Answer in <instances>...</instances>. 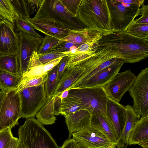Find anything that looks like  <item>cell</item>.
Here are the masks:
<instances>
[{
	"label": "cell",
	"mask_w": 148,
	"mask_h": 148,
	"mask_svg": "<svg viewBox=\"0 0 148 148\" xmlns=\"http://www.w3.org/2000/svg\"><path fill=\"white\" fill-rule=\"evenodd\" d=\"M125 106L108 98L106 106L107 116L113 127L118 140L125 124Z\"/></svg>",
	"instance_id": "9a60e30c"
},
{
	"label": "cell",
	"mask_w": 148,
	"mask_h": 148,
	"mask_svg": "<svg viewBox=\"0 0 148 148\" xmlns=\"http://www.w3.org/2000/svg\"><path fill=\"white\" fill-rule=\"evenodd\" d=\"M45 82L39 86L25 88L18 93L21 118H34L37 112L47 103Z\"/></svg>",
	"instance_id": "52a82bcc"
},
{
	"label": "cell",
	"mask_w": 148,
	"mask_h": 148,
	"mask_svg": "<svg viewBox=\"0 0 148 148\" xmlns=\"http://www.w3.org/2000/svg\"><path fill=\"white\" fill-rule=\"evenodd\" d=\"M76 148H89L82 143L76 141Z\"/></svg>",
	"instance_id": "ee69618b"
},
{
	"label": "cell",
	"mask_w": 148,
	"mask_h": 148,
	"mask_svg": "<svg viewBox=\"0 0 148 148\" xmlns=\"http://www.w3.org/2000/svg\"><path fill=\"white\" fill-rule=\"evenodd\" d=\"M4 19V18L2 16L0 15V21L3 20Z\"/></svg>",
	"instance_id": "bcb514c9"
},
{
	"label": "cell",
	"mask_w": 148,
	"mask_h": 148,
	"mask_svg": "<svg viewBox=\"0 0 148 148\" xmlns=\"http://www.w3.org/2000/svg\"><path fill=\"white\" fill-rule=\"evenodd\" d=\"M136 77L130 70L117 73L103 87L108 98L119 102L124 94L131 88Z\"/></svg>",
	"instance_id": "30bf717a"
},
{
	"label": "cell",
	"mask_w": 148,
	"mask_h": 148,
	"mask_svg": "<svg viewBox=\"0 0 148 148\" xmlns=\"http://www.w3.org/2000/svg\"><path fill=\"white\" fill-rule=\"evenodd\" d=\"M69 90V95L64 99L79 104L82 110H86L91 115L100 114L107 116L106 106L108 98L103 87Z\"/></svg>",
	"instance_id": "277c9868"
},
{
	"label": "cell",
	"mask_w": 148,
	"mask_h": 148,
	"mask_svg": "<svg viewBox=\"0 0 148 148\" xmlns=\"http://www.w3.org/2000/svg\"><path fill=\"white\" fill-rule=\"evenodd\" d=\"M45 20L70 30L86 28L64 6L60 0H43L33 17Z\"/></svg>",
	"instance_id": "3957f363"
},
{
	"label": "cell",
	"mask_w": 148,
	"mask_h": 148,
	"mask_svg": "<svg viewBox=\"0 0 148 148\" xmlns=\"http://www.w3.org/2000/svg\"><path fill=\"white\" fill-rule=\"evenodd\" d=\"M136 145L148 148V115L141 116L130 133L128 145Z\"/></svg>",
	"instance_id": "ac0fdd59"
},
{
	"label": "cell",
	"mask_w": 148,
	"mask_h": 148,
	"mask_svg": "<svg viewBox=\"0 0 148 148\" xmlns=\"http://www.w3.org/2000/svg\"><path fill=\"white\" fill-rule=\"evenodd\" d=\"M18 138L13 137L6 148H17Z\"/></svg>",
	"instance_id": "60d3db41"
},
{
	"label": "cell",
	"mask_w": 148,
	"mask_h": 148,
	"mask_svg": "<svg viewBox=\"0 0 148 148\" xmlns=\"http://www.w3.org/2000/svg\"><path fill=\"white\" fill-rule=\"evenodd\" d=\"M94 54H106L133 63L148 57V39L138 38L125 32H112L103 36L96 43Z\"/></svg>",
	"instance_id": "6da1fadb"
},
{
	"label": "cell",
	"mask_w": 148,
	"mask_h": 148,
	"mask_svg": "<svg viewBox=\"0 0 148 148\" xmlns=\"http://www.w3.org/2000/svg\"><path fill=\"white\" fill-rule=\"evenodd\" d=\"M15 23L18 32L22 31L38 37L42 38V36L34 30L27 21L20 16L16 19Z\"/></svg>",
	"instance_id": "1f68e13d"
},
{
	"label": "cell",
	"mask_w": 148,
	"mask_h": 148,
	"mask_svg": "<svg viewBox=\"0 0 148 148\" xmlns=\"http://www.w3.org/2000/svg\"><path fill=\"white\" fill-rule=\"evenodd\" d=\"M0 71L16 75H21L17 56L7 55L0 56Z\"/></svg>",
	"instance_id": "603a6c76"
},
{
	"label": "cell",
	"mask_w": 148,
	"mask_h": 148,
	"mask_svg": "<svg viewBox=\"0 0 148 148\" xmlns=\"http://www.w3.org/2000/svg\"><path fill=\"white\" fill-rule=\"evenodd\" d=\"M17 148H23L21 143L19 140L18 141Z\"/></svg>",
	"instance_id": "f6af8a7d"
},
{
	"label": "cell",
	"mask_w": 148,
	"mask_h": 148,
	"mask_svg": "<svg viewBox=\"0 0 148 148\" xmlns=\"http://www.w3.org/2000/svg\"><path fill=\"white\" fill-rule=\"evenodd\" d=\"M62 58L55 59L44 65L31 68L23 75L22 77L31 78L42 76L58 64Z\"/></svg>",
	"instance_id": "484cf974"
},
{
	"label": "cell",
	"mask_w": 148,
	"mask_h": 148,
	"mask_svg": "<svg viewBox=\"0 0 148 148\" xmlns=\"http://www.w3.org/2000/svg\"><path fill=\"white\" fill-rule=\"evenodd\" d=\"M43 0H26L30 15L38 12Z\"/></svg>",
	"instance_id": "f35d334b"
},
{
	"label": "cell",
	"mask_w": 148,
	"mask_h": 148,
	"mask_svg": "<svg viewBox=\"0 0 148 148\" xmlns=\"http://www.w3.org/2000/svg\"><path fill=\"white\" fill-rule=\"evenodd\" d=\"M69 132V138L72 134L90 125L91 115L85 110H80L72 113L63 115Z\"/></svg>",
	"instance_id": "2e32d148"
},
{
	"label": "cell",
	"mask_w": 148,
	"mask_h": 148,
	"mask_svg": "<svg viewBox=\"0 0 148 148\" xmlns=\"http://www.w3.org/2000/svg\"><path fill=\"white\" fill-rule=\"evenodd\" d=\"M20 40L14 25L5 19L0 21V56L18 54Z\"/></svg>",
	"instance_id": "7c38bea8"
},
{
	"label": "cell",
	"mask_w": 148,
	"mask_h": 148,
	"mask_svg": "<svg viewBox=\"0 0 148 148\" xmlns=\"http://www.w3.org/2000/svg\"><path fill=\"white\" fill-rule=\"evenodd\" d=\"M73 138L89 148H116L102 133L89 126L73 133Z\"/></svg>",
	"instance_id": "4fadbf2b"
},
{
	"label": "cell",
	"mask_w": 148,
	"mask_h": 148,
	"mask_svg": "<svg viewBox=\"0 0 148 148\" xmlns=\"http://www.w3.org/2000/svg\"><path fill=\"white\" fill-rule=\"evenodd\" d=\"M103 36L101 32L86 27L78 30H71L69 34L61 40L77 44L87 42L96 43Z\"/></svg>",
	"instance_id": "d6986e66"
},
{
	"label": "cell",
	"mask_w": 148,
	"mask_h": 148,
	"mask_svg": "<svg viewBox=\"0 0 148 148\" xmlns=\"http://www.w3.org/2000/svg\"><path fill=\"white\" fill-rule=\"evenodd\" d=\"M61 40L51 36L45 35L42 38V41L40 44L37 52L38 55H41L47 53L56 46Z\"/></svg>",
	"instance_id": "4dcf8cb0"
},
{
	"label": "cell",
	"mask_w": 148,
	"mask_h": 148,
	"mask_svg": "<svg viewBox=\"0 0 148 148\" xmlns=\"http://www.w3.org/2000/svg\"><path fill=\"white\" fill-rule=\"evenodd\" d=\"M69 57L66 56L63 57L58 64L57 79L59 81L66 69Z\"/></svg>",
	"instance_id": "74e56055"
},
{
	"label": "cell",
	"mask_w": 148,
	"mask_h": 148,
	"mask_svg": "<svg viewBox=\"0 0 148 148\" xmlns=\"http://www.w3.org/2000/svg\"><path fill=\"white\" fill-rule=\"evenodd\" d=\"M21 118L18 93H15V90L6 92L0 111V132L18 125Z\"/></svg>",
	"instance_id": "9c48e42d"
},
{
	"label": "cell",
	"mask_w": 148,
	"mask_h": 148,
	"mask_svg": "<svg viewBox=\"0 0 148 148\" xmlns=\"http://www.w3.org/2000/svg\"><path fill=\"white\" fill-rule=\"evenodd\" d=\"M112 32H124L135 18L140 15L144 0H106Z\"/></svg>",
	"instance_id": "5b68a950"
},
{
	"label": "cell",
	"mask_w": 148,
	"mask_h": 148,
	"mask_svg": "<svg viewBox=\"0 0 148 148\" xmlns=\"http://www.w3.org/2000/svg\"><path fill=\"white\" fill-rule=\"evenodd\" d=\"M76 141L73 138L68 139L64 142L60 148H76Z\"/></svg>",
	"instance_id": "ab89813d"
},
{
	"label": "cell",
	"mask_w": 148,
	"mask_h": 148,
	"mask_svg": "<svg viewBox=\"0 0 148 148\" xmlns=\"http://www.w3.org/2000/svg\"><path fill=\"white\" fill-rule=\"evenodd\" d=\"M22 76L0 71V90L6 92L15 90Z\"/></svg>",
	"instance_id": "d4e9b609"
},
{
	"label": "cell",
	"mask_w": 148,
	"mask_h": 148,
	"mask_svg": "<svg viewBox=\"0 0 148 148\" xmlns=\"http://www.w3.org/2000/svg\"><path fill=\"white\" fill-rule=\"evenodd\" d=\"M19 139L28 148H60L50 134L34 117L26 119L18 129Z\"/></svg>",
	"instance_id": "8992f818"
},
{
	"label": "cell",
	"mask_w": 148,
	"mask_h": 148,
	"mask_svg": "<svg viewBox=\"0 0 148 148\" xmlns=\"http://www.w3.org/2000/svg\"><path fill=\"white\" fill-rule=\"evenodd\" d=\"M69 90H66L62 92L60 95L57 96H55L57 97L58 98L62 100L63 99L66 97L69 93Z\"/></svg>",
	"instance_id": "b9f144b4"
},
{
	"label": "cell",
	"mask_w": 148,
	"mask_h": 148,
	"mask_svg": "<svg viewBox=\"0 0 148 148\" xmlns=\"http://www.w3.org/2000/svg\"><path fill=\"white\" fill-rule=\"evenodd\" d=\"M77 17L87 28L101 32L103 36L112 33L106 0H82Z\"/></svg>",
	"instance_id": "7a4b0ae2"
},
{
	"label": "cell",
	"mask_w": 148,
	"mask_h": 148,
	"mask_svg": "<svg viewBox=\"0 0 148 148\" xmlns=\"http://www.w3.org/2000/svg\"><path fill=\"white\" fill-rule=\"evenodd\" d=\"M47 73L40 77L31 78L22 77L21 81L16 87L15 93H18L27 88L39 86L45 82Z\"/></svg>",
	"instance_id": "f546056e"
},
{
	"label": "cell",
	"mask_w": 148,
	"mask_h": 148,
	"mask_svg": "<svg viewBox=\"0 0 148 148\" xmlns=\"http://www.w3.org/2000/svg\"><path fill=\"white\" fill-rule=\"evenodd\" d=\"M25 20L34 29L60 40L67 36L71 30L43 20L29 18Z\"/></svg>",
	"instance_id": "e0dca14e"
},
{
	"label": "cell",
	"mask_w": 148,
	"mask_h": 148,
	"mask_svg": "<svg viewBox=\"0 0 148 148\" xmlns=\"http://www.w3.org/2000/svg\"><path fill=\"white\" fill-rule=\"evenodd\" d=\"M0 15L14 25L19 16L11 0H0Z\"/></svg>",
	"instance_id": "83f0119b"
},
{
	"label": "cell",
	"mask_w": 148,
	"mask_h": 148,
	"mask_svg": "<svg viewBox=\"0 0 148 148\" xmlns=\"http://www.w3.org/2000/svg\"><path fill=\"white\" fill-rule=\"evenodd\" d=\"M82 44H75L71 42L61 40L56 46L46 53L68 52L72 49L77 48Z\"/></svg>",
	"instance_id": "d6a6232c"
},
{
	"label": "cell",
	"mask_w": 148,
	"mask_h": 148,
	"mask_svg": "<svg viewBox=\"0 0 148 148\" xmlns=\"http://www.w3.org/2000/svg\"><path fill=\"white\" fill-rule=\"evenodd\" d=\"M19 16L24 19L30 18L26 0H11Z\"/></svg>",
	"instance_id": "836d02e7"
},
{
	"label": "cell",
	"mask_w": 148,
	"mask_h": 148,
	"mask_svg": "<svg viewBox=\"0 0 148 148\" xmlns=\"http://www.w3.org/2000/svg\"><path fill=\"white\" fill-rule=\"evenodd\" d=\"M90 126L101 132L110 142L117 145L118 139L114 128L107 116L100 114L91 115Z\"/></svg>",
	"instance_id": "ffe728a7"
},
{
	"label": "cell",
	"mask_w": 148,
	"mask_h": 148,
	"mask_svg": "<svg viewBox=\"0 0 148 148\" xmlns=\"http://www.w3.org/2000/svg\"></svg>",
	"instance_id": "c3c4849f"
},
{
	"label": "cell",
	"mask_w": 148,
	"mask_h": 148,
	"mask_svg": "<svg viewBox=\"0 0 148 148\" xmlns=\"http://www.w3.org/2000/svg\"><path fill=\"white\" fill-rule=\"evenodd\" d=\"M22 147H23V148H27V147H26L24 145H23L22 143Z\"/></svg>",
	"instance_id": "7dc6e473"
},
{
	"label": "cell",
	"mask_w": 148,
	"mask_h": 148,
	"mask_svg": "<svg viewBox=\"0 0 148 148\" xmlns=\"http://www.w3.org/2000/svg\"><path fill=\"white\" fill-rule=\"evenodd\" d=\"M140 15L141 16L138 19H134V22L136 23L148 24V5H146L144 3L142 5Z\"/></svg>",
	"instance_id": "8d00e7d4"
},
{
	"label": "cell",
	"mask_w": 148,
	"mask_h": 148,
	"mask_svg": "<svg viewBox=\"0 0 148 148\" xmlns=\"http://www.w3.org/2000/svg\"><path fill=\"white\" fill-rule=\"evenodd\" d=\"M58 64L47 72L45 82V89L47 101L51 98L58 86Z\"/></svg>",
	"instance_id": "4316f807"
},
{
	"label": "cell",
	"mask_w": 148,
	"mask_h": 148,
	"mask_svg": "<svg viewBox=\"0 0 148 148\" xmlns=\"http://www.w3.org/2000/svg\"><path fill=\"white\" fill-rule=\"evenodd\" d=\"M66 56H67L63 53H51L38 55L37 52H34L30 58L27 70L33 67L44 65L55 59Z\"/></svg>",
	"instance_id": "cb8c5ba5"
},
{
	"label": "cell",
	"mask_w": 148,
	"mask_h": 148,
	"mask_svg": "<svg viewBox=\"0 0 148 148\" xmlns=\"http://www.w3.org/2000/svg\"><path fill=\"white\" fill-rule=\"evenodd\" d=\"M82 0H60L65 8L74 17H77Z\"/></svg>",
	"instance_id": "e575fe53"
},
{
	"label": "cell",
	"mask_w": 148,
	"mask_h": 148,
	"mask_svg": "<svg viewBox=\"0 0 148 148\" xmlns=\"http://www.w3.org/2000/svg\"><path fill=\"white\" fill-rule=\"evenodd\" d=\"M6 92L4 90H1L0 91V111Z\"/></svg>",
	"instance_id": "7bdbcfd3"
},
{
	"label": "cell",
	"mask_w": 148,
	"mask_h": 148,
	"mask_svg": "<svg viewBox=\"0 0 148 148\" xmlns=\"http://www.w3.org/2000/svg\"><path fill=\"white\" fill-rule=\"evenodd\" d=\"M133 100L132 107L137 115H148V68L142 70L129 91Z\"/></svg>",
	"instance_id": "ba28073f"
},
{
	"label": "cell",
	"mask_w": 148,
	"mask_h": 148,
	"mask_svg": "<svg viewBox=\"0 0 148 148\" xmlns=\"http://www.w3.org/2000/svg\"><path fill=\"white\" fill-rule=\"evenodd\" d=\"M20 40L19 52L17 57L20 72L22 76L27 71L31 58L34 52H37L42 38H41L18 31Z\"/></svg>",
	"instance_id": "8fae6325"
},
{
	"label": "cell",
	"mask_w": 148,
	"mask_h": 148,
	"mask_svg": "<svg viewBox=\"0 0 148 148\" xmlns=\"http://www.w3.org/2000/svg\"><path fill=\"white\" fill-rule=\"evenodd\" d=\"M126 108L125 123L121 136L117 141L116 148H127L130 133L140 119L133 107L130 105L125 106Z\"/></svg>",
	"instance_id": "7402d4cb"
},
{
	"label": "cell",
	"mask_w": 148,
	"mask_h": 148,
	"mask_svg": "<svg viewBox=\"0 0 148 148\" xmlns=\"http://www.w3.org/2000/svg\"><path fill=\"white\" fill-rule=\"evenodd\" d=\"M124 32L138 38L148 39V24L136 23L133 21Z\"/></svg>",
	"instance_id": "f1b7e54d"
},
{
	"label": "cell",
	"mask_w": 148,
	"mask_h": 148,
	"mask_svg": "<svg viewBox=\"0 0 148 148\" xmlns=\"http://www.w3.org/2000/svg\"><path fill=\"white\" fill-rule=\"evenodd\" d=\"M125 62L123 60L119 58L114 62L95 73L77 88L96 86L103 87L119 73Z\"/></svg>",
	"instance_id": "5bb4252c"
},
{
	"label": "cell",
	"mask_w": 148,
	"mask_h": 148,
	"mask_svg": "<svg viewBox=\"0 0 148 148\" xmlns=\"http://www.w3.org/2000/svg\"><path fill=\"white\" fill-rule=\"evenodd\" d=\"M84 69V67L79 64L67 68L59 81L53 96L59 95L62 92L68 89L77 81Z\"/></svg>",
	"instance_id": "44dd1931"
},
{
	"label": "cell",
	"mask_w": 148,
	"mask_h": 148,
	"mask_svg": "<svg viewBox=\"0 0 148 148\" xmlns=\"http://www.w3.org/2000/svg\"><path fill=\"white\" fill-rule=\"evenodd\" d=\"M11 128L0 132V148H6L13 137Z\"/></svg>",
	"instance_id": "d590c367"
}]
</instances>
